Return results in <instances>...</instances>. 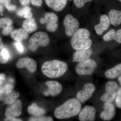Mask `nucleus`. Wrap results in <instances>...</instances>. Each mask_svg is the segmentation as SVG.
I'll return each mask as SVG.
<instances>
[{
    "label": "nucleus",
    "instance_id": "1",
    "mask_svg": "<svg viewBox=\"0 0 121 121\" xmlns=\"http://www.w3.org/2000/svg\"><path fill=\"white\" fill-rule=\"evenodd\" d=\"M81 108V103L78 99H71L56 108L54 115L57 119H67L78 114Z\"/></svg>",
    "mask_w": 121,
    "mask_h": 121
},
{
    "label": "nucleus",
    "instance_id": "2",
    "mask_svg": "<svg viewBox=\"0 0 121 121\" xmlns=\"http://www.w3.org/2000/svg\"><path fill=\"white\" fill-rule=\"evenodd\" d=\"M67 69V65L66 63L56 60L45 62L41 67L43 73L52 78H59L63 75Z\"/></svg>",
    "mask_w": 121,
    "mask_h": 121
},
{
    "label": "nucleus",
    "instance_id": "3",
    "mask_svg": "<svg viewBox=\"0 0 121 121\" xmlns=\"http://www.w3.org/2000/svg\"><path fill=\"white\" fill-rule=\"evenodd\" d=\"M90 32L85 28L78 29L72 36L71 44L76 51L86 50L90 48L92 40L90 39Z\"/></svg>",
    "mask_w": 121,
    "mask_h": 121
},
{
    "label": "nucleus",
    "instance_id": "4",
    "mask_svg": "<svg viewBox=\"0 0 121 121\" xmlns=\"http://www.w3.org/2000/svg\"><path fill=\"white\" fill-rule=\"evenodd\" d=\"M50 42V39L47 33L43 31L37 32L30 37L28 48L31 51L35 52L40 47L47 46Z\"/></svg>",
    "mask_w": 121,
    "mask_h": 121
},
{
    "label": "nucleus",
    "instance_id": "5",
    "mask_svg": "<svg viewBox=\"0 0 121 121\" xmlns=\"http://www.w3.org/2000/svg\"><path fill=\"white\" fill-rule=\"evenodd\" d=\"M12 84H7L0 86V101L4 104L10 105L15 102L20 96V94L13 90Z\"/></svg>",
    "mask_w": 121,
    "mask_h": 121
},
{
    "label": "nucleus",
    "instance_id": "6",
    "mask_svg": "<svg viewBox=\"0 0 121 121\" xmlns=\"http://www.w3.org/2000/svg\"><path fill=\"white\" fill-rule=\"evenodd\" d=\"M97 66L95 60L89 59L79 62L75 67L76 73L80 76L91 75Z\"/></svg>",
    "mask_w": 121,
    "mask_h": 121
},
{
    "label": "nucleus",
    "instance_id": "7",
    "mask_svg": "<svg viewBox=\"0 0 121 121\" xmlns=\"http://www.w3.org/2000/svg\"><path fill=\"white\" fill-rule=\"evenodd\" d=\"M63 23L65 27V34L69 37L72 36L79 27V22L78 20L70 14L66 16Z\"/></svg>",
    "mask_w": 121,
    "mask_h": 121
},
{
    "label": "nucleus",
    "instance_id": "8",
    "mask_svg": "<svg viewBox=\"0 0 121 121\" xmlns=\"http://www.w3.org/2000/svg\"><path fill=\"white\" fill-rule=\"evenodd\" d=\"M118 88L117 84L112 81L107 83L105 86L106 91L100 98L104 103H111L115 99L117 95L116 91Z\"/></svg>",
    "mask_w": 121,
    "mask_h": 121
},
{
    "label": "nucleus",
    "instance_id": "9",
    "mask_svg": "<svg viewBox=\"0 0 121 121\" xmlns=\"http://www.w3.org/2000/svg\"><path fill=\"white\" fill-rule=\"evenodd\" d=\"M58 21L57 15L53 13L48 12L45 13L44 18L40 19V22L42 24H47V30L51 32H54L58 28Z\"/></svg>",
    "mask_w": 121,
    "mask_h": 121
},
{
    "label": "nucleus",
    "instance_id": "10",
    "mask_svg": "<svg viewBox=\"0 0 121 121\" xmlns=\"http://www.w3.org/2000/svg\"><path fill=\"white\" fill-rule=\"evenodd\" d=\"M95 90L94 84L88 83L85 84L82 90L76 94L78 99L81 103H84L92 96Z\"/></svg>",
    "mask_w": 121,
    "mask_h": 121
},
{
    "label": "nucleus",
    "instance_id": "11",
    "mask_svg": "<svg viewBox=\"0 0 121 121\" xmlns=\"http://www.w3.org/2000/svg\"><path fill=\"white\" fill-rule=\"evenodd\" d=\"M22 103L21 100L17 99L7 108L5 113L6 118L16 117L21 115L22 112Z\"/></svg>",
    "mask_w": 121,
    "mask_h": 121
},
{
    "label": "nucleus",
    "instance_id": "12",
    "mask_svg": "<svg viewBox=\"0 0 121 121\" xmlns=\"http://www.w3.org/2000/svg\"><path fill=\"white\" fill-rule=\"evenodd\" d=\"M96 110L91 106H86L79 113V119L81 121H93L95 120Z\"/></svg>",
    "mask_w": 121,
    "mask_h": 121
},
{
    "label": "nucleus",
    "instance_id": "13",
    "mask_svg": "<svg viewBox=\"0 0 121 121\" xmlns=\"http://www.w3.org/2000/svg\"><path fill=\"white\" fill-rule=\"evenodd\" d=\"M17 68H25L30 73L35 72L37 69V63L34 59L29 58H24L20 59L17 63Z\"/></svg>",
    "mask_w": 121,
    "mask_h": 121
},
{
    "label": "nucleus",
    "instance_id": "14",
    "mask_svg": "<svg viewBox=\"0 0 121 121\" xmlns=\"http://www.w3.org/2000/svg\"><path fill=\"white\" fill-rule=\"evenodd\" d=\"M46 85L48 87V90L44 93V94L46 96H56L59 94L62 90L61 84L56 81H49L46 82Z\"/></svg>",
    "mask_w": 121,
    "mask_h": 121
},
{
    "label": "nucleus",
    "instance_id": "15",
    "mask_svg": "<svg viewBox=\"0 0 121 121\" xmlns=\"http://www.w3.org/2000/svg\"><path fill=\"white\" fill-rule=\"evenodd\" d=\"M103 109V110L100 113V118L104 121H110L112 119L115 114L114 105L111 103H105Z\"/></svg>",
    "mask_w": 121,
    "mask_h": 121
},
{
    "label": "nucleus",
    "instance_id": "16",
    "mask_svg": "<svg viewBox=\"0 0 121 121\" xmlns=\"http://www.w3.org/2000/svg\"><path fill=\"white\" fill-rule=\"evenodd\" d=\"M110 25L109 17L107 15H103L100 17L99 23L94 26L95 30L98 35H101L104 31L108 30Z\"/></svg>",
    "mask_w": 121,
    "mask_h": 121
},
{
    "label": "nucleus",
    "instance_id": "17",
    "mask_svg": "<svg viewBox=\"0 0 121 121\" xmlns=\"http://www.w3.org/2000/svg\"><path fill=\"white\" fill-rule=\"evenodd\" d=\"M93 54L90 48L87 50L77 51L73 54V62H81L89 59Z\"/></svg>",
    "mask_w": 121,
    "mask_h": 121
},
{
    "label": "nucleus",
    "instance_id": "18",
    "mask_svg": "<svg viewBox=\"0 0 121 121\" xmlns=\"http://www.w3.org/2000/svg\"><path fill=\"white\" fill-rule=\"evenodd\" d=\"M45 4L55 11L59 12L66 7L67 0H45Z\"/></svg>",
    "mask_w": 121,
    "mask_h": 121
},
{
    "label": "nucleus",
    "instance_id": "19",
    "mask_svg": "<svg viewBox=\"0 0 121 121\" xmlns=\"http://www.w3.org/2000/svg\"><path fill=\"white\" fill-rule=\"evenodd\" d=\"M103 39L106 41L114 40L118 43H121V29L117 31L114 29H111L104 35Z\"/></svg>",
    "mask_w": 121,
    "mask_h": 121
},
{
    "label": "nucleus",
    "instance_id": "20",
    "mask_svg": "<svg viewBox=\"0 0 121 121\" xmlns=\"http://www.w3.org/2000/svg\"><path fill=\"white\" fill-rule=\"evenodd\" d=\"M11 36L16 41L21 42L22 40L27 39L28 33L24 29H15L11 33Z\"/></svg>",
    "mask_w": 121,
    "mask_h": 121
},
{
    "label": "nucleus",
    "instance_id": "21",
    "mask_svg": "<svg viewBox=\"0 0 121 121\" xmlns=\"http://www.w3.org/2000/svg\"><path fill=\"white\" fill-rule=\"evenodd\" d=\"M109 17L110 23L114 26L121 24V11L112 9L109 12Z\"/></svg>",
    "mask_w": 121,
    "mask_h": 121
},
{
    "label": "nucleus",
    "instance_id": "22",
    "mask_svg": "<svg viewBox=\"0 0 121 121\" xmlns=\"http://www.w3.org/2000/svg\"><path fill=\"white\" fill-rule=\"evenodd\" d=\"M22 27L28 33L34 32L37 28L35 20L33 17L25 20L22 24Z\"/></svg>",
    "mask_w": 121,
    "mask_h": 121
},
{
    "label": "nucleus",
    "instance_id": "23",
    "mask_svg": "<svg viewBox=\"0 0 121 121\" xmlns=\"http://www.w3.org/2000/svg\"><path fill=\"white\" fill-rule=\"evenodd\" d=\"M27 110L30 114L36 117L43 116L46 113V111L44 109L39 107L35 103H33L29 106Z\"/></svg>",
    "mask_w": 121,
    "mask_h": 121
},
{
    "label": "nucleus",
    "instance_id": "24",
    "mask_svg": "<svg viewBox=\"0 0 121 121\" xmlns=\"http://www.w3.org/2000/svg\"><path fill=\"white\" fill-rule=\"evenodd\" d=\"M121 75V63L109 69L105 73L106 77L110 79L115 78Z\"/></svg>",
    "mask_w": 121,
    "mask_h": 121
},
{
    "label": "nucleus",
    "instance_id": "25",
    "mask_svg": "<svg viewBox=\"0 0 121 121\" xmlns=\"http://www.w3.org/2000/svg\"><path fill=\"white\" fill-rule=\"evenodd\" d=\"M17 13L19 16L26 19H30L32 17H33L31 9L30 7L27 6H25L23 8L19 9Z\"/></svg>",
    "mask_w": 121,
    "mask_h": 121
},
{
    "label": "nucleus",
    "instance_id": "26",
    "mask_svg": "<svg viewBox=\"0 0 121 121\" xmlns=\"http://www.w3.org/2000/svg\"><path fill=\"white\" fill-rule=\"evenodd\" d=\"M13 24L12 20L8 18H2L0 19V28H4L7 26H11Z\"/></svg>",
    "mask_w": 121,
    "mask_h": 121
},
{
    "label": "nucleus",
    "instance_id": "27",
    "mask_svg": "<svg viewBox=\"0 0 121 121\" xmlns=\"http://www.w3.org/2000/svg\"><path fill=\"white\" fill-rule=\"evenodd\" d=\"M29 121H54L51 117H35L29 118Z\"/></svg>",
    "mask_w": 121,
    "mask_h": 121
},
{
    "label": "nucleus",
    "instance_id": "28",
    "mask_svg": "<svg viewBox=\"0 0 121 121\" xmlns=\"http://www.w3.org/2000/svg\"><path fill=\"white\" fill-rule=\"evenodd\" d=\"M115 102L118 108H121V87L118 90L115 98Z\"/></svg>",
    "mask_w": 121,
    "mask_h": 121
},
{
    "label": "nucleus",
    "instance_id": "29",
    "mask_svg": "<svg viewBox=\"0 0 121 121\" xmlns=\"http://www.w3.org/2000/svg\"><path fill=\"white\" fill-rule=\"evenodd\" d=\"M92 0H74V4L76 7L79 8H82L86 3L90 2Z\"/></svg>",
    "mask_w": 121,
    "mask_h": 121
},
{
    "label": "nucleus",
    "instance_id": "30",
    "mask_svg": "<svg viewBox=\"0 0 121 121\" xmlns=\"http://www.w3.org/2000/svg\"><path fill=\"white\" fill-rule=\"evenodd\" d=\"M0 52H1L2 56L5 59L8 60L10 59L11 57L10 53L9 50L6 48L3 47L1 49Z\"/></svg>",
    "mask_w": 121,
    "mask_h": 121
},
{
    "label": "nucleus",
    "instance_id": "31",
    "mask_svg": "<svg viewBox=\"0 0 121 121\" xmlns=\"http://www.w3.org/2000/svg\"><path fill=\"white\" fill-rule=\"evenodd\" d=\"M15 45L16 48L17 50L20 53H22L24 52V48L23 45L21 42L16 41L15 43Z\"/></svg>",
    "mask_w": 121,
    "mask_h": 121
},
{
    "label": "nucleus",
    "instance_id": "32",
    "mask_svg": "<svg viewBox=\"0 0 121 121\" xmlns=\"http://www.w3.org/2000/svg\"><path fill=\"white\" fill-rule=\"evenodd\" d=\"M13 29V28L12 25L11 26H7V27L3 28L2 33L4 35H9V34L12 32Z\"/></svg>",
    "mask_w": 121,
    "mask_h": 121
},
{
    "label": "nucleus",
    "instance_id": "33",
    "mask_svg": "<svg viewBox=\"0 0 121 121\" xmlns=\"http://www.w3.org/2000/svg\"><path fill=\"white\" fill-rule=\"evenodd\" d=\"M30 1L32 4L37 7H40L43 4L42 0H30Z\"/></svg>",
    "mask_w": 121,
    "mask_h": 121
},
{
    "label": "nucleus",
    "instance_id": "34",
    "mask_svg": "<svg viewBox=\"0 0 121 121\" xmlns=\"http://www.w3.org/2000/svg\"><path fill=\"white\" fill-rule=\"evenodd\" d=\"M11 0H0V4L4 5L6 7L11 4Z\"/></svg>",
    "mask_w": 121,
    "mask_h": 121
},
{
    "label": "nucleus",
    "instance_id": "35",
    "mask_svg": "<svg viewBox=\"0 0 121 121\" xmlns=\"http://www.w3.org/2000/svg\"><path fill=\"white\" fill-rule=\"evenodd\" d=\"M9 11H15L16 9V7L14 5L11 4L5 7Z\"/></svg>",
    "mask_w": 121,
    "mask_h": 121
},
{
    "label": "nucleus",
    "instance_id": "36",
    "mask_svg": "<svg viewBox=\"0 0 121 121\" xmlns=\"http://www.w3.org/2000/svg\"><path fill=\"white\" fill-rule=\"evenodd\" d=\"M8 60L5 59L3 57L1 52H0V63L5 64L8 62Z\"/></svg>",
    "mask_w": 121,
    "mask_h": 121
},
{
    "label": "nucleus",
    "instance_id": "37",
    "mask_svg": "<svg viewBox=\"0 0 121 121\" xmlns=\"http://www.w3.org/2000/svg\"><path fill=\"white\" fill-rule=\"evenodd\" d=\"M21 4L24 6H27L30 3V0H19Z\"/></svg>",
    "mask_w": 121,
    "mask_h": 121
},
{
    "label": "nucleus",
    "instance_id": "38",
    "mask_svg": "<svg viewBox=\"0 0 121 121\" xmlns=\"http://www.w3.org/2000/svg\"><path fill=\"white\" fill-rule=\"evenodd\" d=\"M5 121H22V119L19 118H16V117H9L6 118L5 119Z\"/></svg>",
    "mask_w": 121,
    "mask_h": 121
},
{
    "label": "nucleus",
    "instance_id": "39",
    "mask_svg": "<svg viewBox=\"0 0 121 121\" xmlns=\"http://www.w3.org/2000/svg\"><path fill=\"white\" fill-rule=\"evenodd\" d=\"M5 75L4 74H0V86L4 82L5 79Z\"/></svg>",
    "mask_w": 121,
    "mask_h": 121
},
{
    "label": "nucleus",
    "instance_id": "40",
    "mask_svg": "<svg viewBox=\"0 0 121 121\" xmlns=\"http://www.w3.org/2000/svg\"><path fill=\"white\" fill-rule=\"evenodd\" d=\"M3 47H4V44L2 42L1 38L0 37V50H1Z\"/></svg>",
    "mask_w": 121,
    "mask_h": 121
},
{
    "label": "nucleus",
    "instance_id": "41",
    "mask_svg": "<svg viewBox=\"0 0 121 121\" xmlns=\"http://www.w3.org/2000/svg\"><path fill=\"white\" fill-rule=\"evenodd\" d=\"M4 7H3V6L0 4V13L2 12H3V11H4Z\"/></svg>",
    "mask_w": 121,
    "mask_h": 121
},
{
    "label": "nucleus",
    "instance_id": "42",
    "mask_svg": "<svg viewBox=\"0 0 121 121\" xmlns=\"http://www.w3.org/2000/svg\"><path fill=\"white\" fill-rule=\"evenodd\" d=\"M118 81L120 84L121 85V75L120 76L119 78H118Z\"/></svg>",
    "mask_w": 121,
    "mask_h": 121
},
{
    "label": "nucleus",
    "instance_id": "43",
    "mask_svg": "<svg viewBox=\"0 0 121 121\" xmlns=\"http://www.w3.org/2000/svg\"><path fill=\"white\" fill-rule=\"evenodd\" d=\"M118 0L120 1H121V0Z\"/></svg>",
    "mask_w": 121,
    "mask_h": 121
},
{
    "label": "nucleus",
    "instance_id": "44",
    "mask_svg": "<svg viewBox=\"0 0 121 121\" xmlns=\"http://www.w3.org/2000/svg\"></svg>",
    "mask_w": 121,
    "mask_h": 121
}]
</instances>
